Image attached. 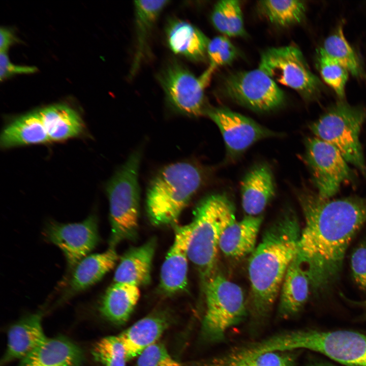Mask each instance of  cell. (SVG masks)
Here are the masks:
<instances>
[{"label":"cell","instance_id":"cell-1","mask_svg":"<svg viewBox=\"0 0 366 366\" xmlns=\"http://www.w3.org/2000/svg\"><path fill=\"white\" fill-rule=\"evenodd\" d=\"M305 220L297 258L316 293L329 290L339 277L346 250L366 221V199L321 198L303 189L297 193Z\"/></svg>","mask_w":366,"mask_h":366},{"label":"cell","instance_id":"cell-2","mask_svg":"<svg viewBox=\"0 0 366 366\" xmlns=\"http://www.w3.org/2000/svg\"><path fill=\"white\" fill-rule=\"evenodd\" d=\"M300 233L295 213L288 208L266 229L250 255V307L256 318L266 317L272 309L286 272L297 255Z\"/></svg>","mask_w":366,"mask_h":366},{"label":"cell","instance_id":"cell-3","mask_svg":"<svg viewBox=\"0 0 366 366\" xmlns=\"http://www.w3.org/2000/svg\"><path fill=\"white\" fill-rule=\"evenodd\" d=\"M203 180L202 170L193 163L179 162L161 169L146 193V210L151 223L161 226L176 222Z\"/></svg>","mask_w":366,"mask_h":366},{"label":"cell","instance_id":"cell-4","mask_svg":"<svg viewBox=\"0 0 366 366\" xmlns=\"http://www.w3.org/2000/svg\"><path fill=\"white\" fill-rule=\"evenodd\" d=\"M235 220L233 204L224 193L205 197L194 210L188 257L204 283L215 273L221 234Z\"/></svg>","mask_w":366,"mask_h":366},{"label":"cell","instance_id":"cell-5","mask_svg":"<svg viewBox=\"0 0 366 366\" xmlns=\"http://www.w3.org/2000/svg\"><path fill=\"white\" fill-rule=\"evenodd\" d=\"M140 150L132 153L106 186L111 228L110 247L135 236L138 226Z\"/></svg>","mask_w":366,"mask_h":366},{"label":"cell","instance_id":"cell-6","mask_svg":"<svg viewBox=\"0 0 366 366\" xmlns=\"http://www.w3.org/2000/svg\"><path fill=\"white\" fill-rule=\"evenodd\" d=\"M366 120V107L340 101L310 125L315 137L335 147L345 160L366 177V164L359 141Z\"/></svg>","mask_w":366,"mask_h":366},{"label":"cell","instance_id":"cell-7","mask_svg":"<svg viewBox=\"0 0 366 366\" xmlns=\"http://www.w3.org/2000/svg\"><path fill=\"white\" fill-rule=\"evenodd\" d=\"M206 310L202 323L203 338L211 342L223 340L228 330L246 316L243 292L223 274L215 273L205 283Z\"/></svg>","mask_w":366,"mask_h":366},{"label":"cell","instance_id":"cell-8","mask_svg":"<svg viewBox=\"0 0 366 366\" xmlns=\"http://www.w3.org/2000/svg\"><path fill=\"white\" fill-rule=\"evenodd\" d=\"M258 68L276 83L297 92L306 100L319 96L322 85L311 71L300 49L289 45L271 47L263 52Z\"/></svg>","mask_w":366,"mask_h":366},{"label":"cell","instance_id":"cell-9","mask_svg":"<svg viewBox=\"0 0 366 366\" xmlns=\"http://www.w3.org/2000/svg\"><path fill=\"white\" fill-rule=\"evenodd\" d=\"M293 349L320 353L348 366H366V333L348 330H292Z\"/></svg>","mask_w":366,"mask_h":366},{"label":"cell","instance_id":"cell-10","mask_svg":"<svg viewBox=\"0 0 366 366\" xmlns=\"http://www.w3.org/2000/svg\"><path fill=\"white\" fill-rule=\"evenodd\" d=\"M216 69L209 66L199 77L178 63L168 65L159 76L167 101L180 112L191 116L205 114L204 91Z\"/></svg>","mask_w":366,"mask_h":366},{"label":"cell","instance_id":"cell-11","mask_svg":"<svg viewBox=\"0 0 366 366\" xmlns=\"http://www.w3.org/2000/svg\"><path fill=\"white\" fill-rule=\"evenodd\" d=\"M223 90L233 101L259 112L276 109L285 99L283 91L259 68L229 75L224 81Z\"/></svg>","mask_w":366,"mask_h":366},{"label":"cell","instance_id":"cell-12","mask_svg":"<svg viewBox=\"0 0 366 366\" xmlns=\"http://www.w3.org/2000/svg\"><path fill=\"white\" fill-rule=\"evenodd\" d=\"M305 161L311 171L318 195L328 199L341 185L353 177V172L340 152L330 144L316 137L305 141Z\"/></svg>","mask_w":366,"mask_h":366},{"label":"cell","instance_id":"cell-13","mask_svg":"<svg viewBox=\"0 0 366 366\" xmlns=\"http://www.w3.org/2000/svg\"><path fill=\"white\" fill-rule=\"evenodd\" d=\"M205 114L219 128L224 141L226 160L232 161L254 143L280 136L254 120L224 107L207 108Z\"/></svg>","mask_w":366,"mask_h":366},{"label":"cell","instance_id":"cell-14","mask_svg":"<svg viewBox=\"0 0 366 366\" xmlns=\"http://www.w3.org/2000/svg\"><path fill=\"white\" fill-rule=\"evenodd\" d=\"M48 240L63 252L70 268L91 252L99 241L98 222L94 215L82 222L51 223L46 229Z\"/></svg>","mask_w":366,"mask_h":366},{"label":"cell","instance_id":"cell-15","mask_svg":"<svg viewBox=\"0 0 366 366\" xmlns=\"http://www.w3.org/2000/svg\"><path fill=\"white\" fill-rule=\"evenodd\" d=\"M191 228L190 224L176 227L173 242L162 266L160 287L167 294L182 291L187 286Z\"/></svg>","mask_w":366,"mask_h":366},{"label":"cell","instance_id":"cell-16","mask_svg":"<svg viewBox=\"0 0 366 366\" xmlns=\"http://www.w3.org/2000/svg\"><path fill=\"white\" fill-rule=\"evenodd\" d=\"M273 175L265 163L253 167L240 184L242 208L247 216H259L275 195Z\"/></svg>","mask_w":366,"mask_h":366},{"label":"cell","instance_id":"cell-17","mask_svg":"<svg viewBox=\"0 0 366 366\" xmlns=\"http://www.w3.org/2000/svg\"><path fill=\"white\" fill-rule=\"evenodd\" d=\"M42 317L41 312L30 314L10 327L1 365L22 359L45 341L47 338L42 326Z\"/></svg>","mask_w":366,"mask_h":366},{"label":"cell","instance_id":"cell-18","mask_svg":"<svg viewBox=\"0 0 366 366\" xmlns=\"http://www.w3.org/2000/svg\"><path fill=\"white\" fill-rule=\"evenodd\" d=\"M156 246V240L128 250L121 257L115 271V283H124L139 287L148 284Z\"/></svg>","mask_w":366,"mask_h":366},{"label":"cell","instance_id":"cell-19","mask_svg":"<svg viewBox=\"0 0 366 366\" xmlns=\"http://www.w3.org/2000/svg\"><path fill=\"white\" fill-rule=\"evenodd\" d=\"M262 222L259 216H247L227 226L221 234L219 250L226 256L241 258L251 255L256 248Z\"/></svg>","mask_w":366,"mask_h":366},{"label":"cell","instance_id":"cell-20","mask_svg":"<svg viewBox=\"0 0 366 366\" xmlns=\"http://www.w3.org/2000/svg\"><path fill=\"white\" fill-rule=\"evenodd\" d=\"M81 349L68 339L58 337L47 338L25 357L19 366H80Z\"/></svg>","mask_w":366,"mask_h":366},{"label":"cell","instance_id":"cell-21","mask_svg":"<svg viewBox=\"0 0 366 366\" xmlns=\"http://www.w3.org/2000/svg\"><path fill=\"white\" fill-rule=\"evenodd\" d=\"M166 34L168 45L175 54L193 61L205 59L209 40L194 25L173 19L167 26Z\"/></svg>","mask_w":366,"mask_h":366},{"label":"cell","instance_id":"cell-22","mask_svg":"<svg viewBox=\"0 0 366 366\" xmlns=\"http://www.w3.org/2000/svg\"><path fill=\"white\" fill-rule=\"evenodd\" d=\"M297 256L286 272L279 293V313L284 319L297 314L309 297L310 280Z\"/></svg>","mask_w":366,"mask_h":366},{"label":"cell","instance_id":"cell-23","mask_svg":"<svg viewBox=\"0 0 366 366\" xmlns=\"http://www.w3.org/2000/svg\"><path fill=\"white\" fill-rule=\"evenodd\" d=\"M118 256L114 248L87 255L74 267L67 292L68 296L81 292L99 281L115 266Z\"/></svg>","mask_w":366,"mask_h":366},{"label":"cell","instance_id":"cell-24","mask_svg":"<svg viewBox=\"0 0 366 366\" xmlns=\"http://www.w3.org/2000/svg\"><path fill=\"white\" fill-rule=\"evenodd\" d=\"M169 324L166 315L155 313L139 320L118 334L125 346L128 360L156 343Z\"/></svg>","mask_w":366,"mask_h":366},{"label":"cell","instance_id":"cell-25","mask_svg":"<svg viewBox=\"0 0 366 366\" xmlns=\"http://www.w3.org/2000/svg\"><path fill=\"white\" fill-rule=\"evenodd\" d=\"M169 1H136L134 12L136 49L130 71V77L136 73L148 50V42L155 24Z\"/></svg>","mask_w":366,"mask_h":366},{"label":"cell","instance_id":"cell-26","mask_svg":"<svg viewBox=\"0 0 366 366\" xmlns=\"http://www.w3.org/2000/svg\"><path fill=\"white\" fill-rule=\"evenodd\" d=\"M50 142L39 111L19 117L8 124L2 132L0 144L3 148Z\"/></svg>","mask_w":366,"mask_h":366},{"label":"cell","instance_id":"cell-27","mask_svg":"<svg viewBox=\"0 0 366 366\" xmlns=\"http://www.w3.org/2000/svg\"><path fill=\"white\" fill-rule=\"evenodd\" d=\"M39 112L50 141H60L78 136L84 130L79 114L68 105L59 104Z\"/></svg>","mask_w":366,"mask_h":366},{"label":"cell","instance_id":"cell-28","mask_svg":"<svg viewBox=\"0 0 366 366\" xmlns=\"http://www.w3.org/2000/svg\"><path fill=\"white\" fill-rule=\"evenodd\" d=\"M139 297L138 287L114 283L104 295L99 310L108 320L115 324H122L129 318Z\"/></svg>","mask_w":366,"mask_h":366},{"label":"cell","instance_id":"cell-29","mask_svg":"<svg viewBox=\"0 0 366 366\" xmlns=\"http://www.w3.org/2000/svg\"><path fill=\"white\" fill-rule=\"evenodd\" d=\"M257 8L270 23L281 27L300 22L306 10L304 2L298 0L260 1Z\"/></svg>","mask_w":366,"mask_h":366},{"label":"cell","instance_id":"cell-30","mask_svg":"<svg viewBox=\"0 0 366 366\" xmlns=\"http://www.w3.org/2000/svg\"><path fill=\"white\" fill-rule=\"evenodd\" d=\"M321 49L330 57L345 67L351 74L357 78L365 77L361 62L346 40L342 26L328 37Z\"/></svg>","mask_w":366,"mask_h":366},{"label":"cell","instance_id":"cell-31","mask_svg":"<svg viewBox=\"0 0 366 366\" xmlns=\"http://www.w3.org/2000/svg\"><path fill=\"white\" fill-rule=\"evenodd\" d=\"M294 351L267 352L243 358H233L225 353L203 361L200 366H295Z\"/></svg>","mask_w":366,"mask_h":366},{"label":"cell","instance_id":"cell-32","mask_svg":"<svg viewBox=\"0 0 366 366\" xmlns=\"http://www.w3.org/2000/svg\"><path fill=\"white\" fill-rule=\"evenodd\" d=\"M317 65L324 81L333 89L340 99H343L348 71L326 55L321 48L318 51Z\"/></svg>","mask_w":366,"mask_h":366},{"label":"cell","instance_id":"cell-33","mask_svg":"<svg viewBox=\"0 0 366 366\" xmlns=\"http://www.w3.org/2000/svg\"><path fill=\"white\" fill-rule=\"evenodd\" d=\"M92 354L103 366H126V351L118 335L102 338L93 346Z\"/></svg>","mask_w":366,"mask_h":366},{"label":"cell","instance_id":"cell-34","mask_svg":"<svg viewBox=\"0 0 366 366\" xmlns=\"http://www.w3.org/2000/svg\"><path fill=\"white\" fill-rule=\"evenodd\" d=\"M237 55L236 47L225 36L216 37L208 42L207 55L209 66L215 69L231 64Z\"/></svg>","mask_w":366,"mask_h":366},{"label":"cell","instance_id":"cell-35","mask_svg":"<svg viewBox=\"0 0 366 366\" xmlns=\"http://www.w3.org/2000/svg\"><path fill=\"white\" fill-rule=\"evenodd\" d=\"M135 366H182L174 359L162 343H155L139 355Z\"/></svg>","mask_w":366,"mask_h":366},{"label":"cell","instance_id":"cell-36","mask_svg":"<svg viewBox=\"0 0 366 366\" xmlns=\"http://www.w3.org/2000/svg\"><path fill=\"white\" fill-rule=\"evenodd\" d=\"M227 35L229 37H239L245 35L243 19L240 2L224 0Z\"/></svg>","mask_w":366,"mask_h":366},{"label":"cell","instance_id":"cell-37","mask_svg":"<svg viewBox=\"0 0 366 366\" xmlns=\"http://www.w3.org/2000/svg\"><path fill=\"white\" fill-rule=\"evenodd\" d=\"M351 265L355 282L361 289L366 291V241L353 251Z\"/></svg>","mask_w":366,"mask_h":366},{"label":"cell","instance_id":"cell-38","mask_svg":"<svg viewBox=\"0 0 366 366\" xmlns=\"http://www.w3.org/2000/svg\"><path fill=\"white\" fill-rule=\"evenodd\" d=\"M34 66H19L12 63L7 52H0V79L3 80L16 74H32L37 71Z\"/></svg>","mask_w":366,"mask_h":366},{"label":"cell","instance_id":"cell-39","mask_svg":"<svg viewBox=\"0 0 366 366\" xmlns=\"http://www.w3.org/2000/svg\"><path fill=\"white\" fill-rule=\"evenodd\" d=\"M211 18L215 28L227 36V27L224 0L219 1L216 4L212 12Z\"/></svg>","mask_w":366,"mask_h":366},{"label":"cell","instance_id":"cell-40","mask_svg":"<svg viewBox=\"0 0 366 366\" xmlns=\"http://www.w3.org/2000/svg\"><path fill=\"white\" fill-rule=\"evenodd\" d=\"M17 41V38L10 29L5 27L1 28L0 52H7L9 47Z\"/></svg>","mask_w":366,"mask_h":366},{"label":"cell","instance_id":"cell-41","mask_svg":"<svg viewBox=\"0 0 366 366\" xmlns=\"http://www.w3.org/2000/svg\"><path fill=\"white\" fill-rule=\"evenodd\" d=\"M308 366H337L333 364L325 362H317L309 364Z\"/></svg>","mask_w":366,"mask_h":366},{"label":"cell","instance_id":"cell-42","mask_svg":"<svg viewBox=\"0 0 366 366\" xmlns=\"http://www.w3.org/2000/svg\"><path fill=\"white\" fill-rule=\"evenodd\" d=\"M361 304H362V306H364V307L365 308V309H366V300L362 302H361Z\"/></svg>","mask_w":366,"mask_h":366}]
</instances>
